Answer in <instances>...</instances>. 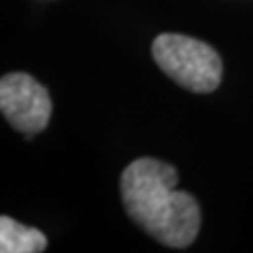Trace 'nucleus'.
<instances>
[{"mask_svg":"<svg viewBox=\"0 0 253 253\" xmlns=\"http://www.w3.org/2000/svg\"><path fill=\"white\" fill-rule=\"evenodd\" d=\"M176 169L152 158L129 163L120 178L127 216L158 242L188 248L197 238L201 210L197 201L176 190Z\"/></svg>","mask_w":253,"mask_h":253,"instance_id":"nucleus-1","label":"nucleus"},{"mask_svg":"<svg viewBox=\"0 0 253 253\" xmlns=\"http://www.w3.org/2000/svg\"><path fill=\"white\" fill-rule=\"evenodd\" d=\"M152 56L172 81L197 94L216 90L221 83V58L212 47L184 34H160Z\"/></svg>","mask_w":253,"mask_h":253,"instance_id":"nucleus-2","label":"nucleus"},{"mask_svg":"<svg viewBox=\"0 0 253 253\" xmlns=\"http://www.w3.org/2000/svg\"><path fill=\"white\" fill-rule=\"evenodd\" d=\"M0 109L11 126L34 135L51 118V98L43 84L27 73H8L0 81Z\"/></svg>","mask_w":253,"mask_h":253,"instance_id":"nucleus-3","label":"nucleus"},{"mask_svg":"<svg viewBox=\"0 0 253 253\" xmlns=\"http://www.w3.org/2000/svg\"><path fill=\"white\" fill-rule=\"evenodd\" d=\"M47 236L34 227H27L8 216L0 217V252L40 253L45 252Z\"/></svg>","mask_w":253,"mask_h":253,"instance_id":"nucleus-4","label":"nucleus"}]
</instances>
